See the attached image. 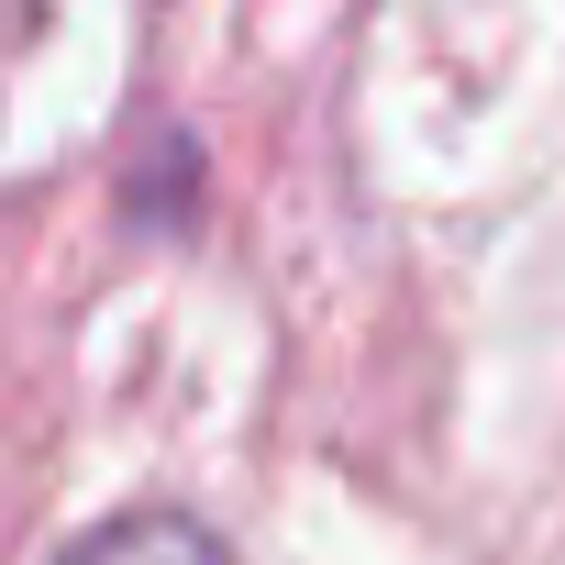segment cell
<instances>
[{
  "label": "cell",
  "mask_w": 565,
  "mask_h": 565,
  "mask_svg": "<svg viewBox=\"0 0 565 565\" xmlns=\"http://www.w3.org/2000/svg\"><path fill=\"white\" fill-rule=\"evenodd\" d=\"M45 565H233L222 554V532L200 521V510H178V499H145V510H111V521H89L78 543H56Z\"/></svg>",
  "instance_id": "1"
}]
</instances>
